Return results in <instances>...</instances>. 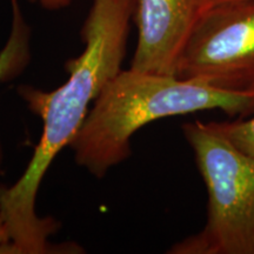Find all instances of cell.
<instances>
[{"label": "cell", "mask_w": 254, "mask_h": 254, "mask_svg": "<svg viewBox=\"0 0 254 254\" xmlns=\"http://www.w3.org/2000/svg\"><path fill=\"white\" fill-rule=\"evenodd\" d=\"M230 1H238V0H205V4H206V8H207L209 6L222 4V2H230Z\"/></svg>", "instance_id": "30bf717a"}, {"label": "cell", "mask_w": 254, "mask_h": 254, "mask_svg": "<svg viewBox=\"0 0 254 254\" xmlns=\"http://www.w3.org/2000/svg\"><path fill=\"white\" fill-rule=\"evenodd\" d=\"M133 18V0H93L81 38L85 50L68 60V79L55 91L23 85L18 93L43 120V133L26 170L13 185L0 186V215L12 254L52 253L49 238L58 230L52 218L37 214L39 187L51 164L80 131L105 85L122 71Z\"/></svg>", "instance_id": "6da1fadb"}, {"label": "cell", "mask_w": 254, "mask_h": 254, "mask_svg": "<svg viewBox=\"0 0 254 254\" xmlns=\"http://www.w3.org/2000/svg\"><path fill=\"white\" fill-rule=\"evenodd\" d=\"M12 26L5 46L0 51V81L18 77L30 63L31 30L21 13L18 0H11Z\"/></svg>", "instance_id": "8992f818"}, {"label": "cell", "mask_w": 254, "mask_h": 254, "mask_svg": "<svg viewBox=\"0 0 254 254\" xmlns=\"http://www.w3.org/2000/svg\"><path fill=\"white\" fill-rule=\"evenodd\" d=\"M205 9V0H133L138 43L131 68L176 75L179 57Z\"/></svg>", "instance_id": "5b68a950"}, {"label": "cell", "mask_w": 254, "mask_h": 254, "mask_svg": "<svg viewBox=\"0 0 254 254\" xmlns=\"http://www.w3.org/2000/svg\"><path fill=\"white\" fill-rule=\"evenodd\" d=\"M209 110L245 118L254 113V91H224L176 75L129 68L105 85L69 146L79 166L103 178L131 155V138L141 127Z\"/></svg>", "instance_id": "7a4b0ae2"}, {"label": "cell", "mask_w": 254, "mask_h": 254, "mask_svg": "<svg viewBox=\"0 0 254 254\" xmlns=\"http://www.w3.org/2000/svg\"><path fill=\"white\" fill-rule=\"evenodd\" d=\"M176 77L224 91H254V0L206 8L179 57Z\"/></svg>", "instance_id": "277c9868"}, {"label": "cell", "mask_w": 254, "mask_h": 254, "mask_svg": "<svg viewBox=\"0 0 254 254\" xmlns=\"http://www.w3.org/2000/svg\"><path fill=\"white\" fill-rule=\"evenodd\" d=\"M33 4H39L41 7L50 9V11H57V9L67 7L73 0H28Z\"/></svg>", "instance_id": "9c48e42d"}, {"label": "cell", "mask_w": 254, "mask_h": 254, "mask_svg": "<svg viewBox=\"0 0 254 254\" xmlns=\"http://www.w3.org/2000/svg\"><path fill=\"white\" fill-rule=\"evenodd\" d=\"M207 190V219L171 254H254V157L240 151L213 123L183 125Z\"/></svg>", "instance_id": "3957f363"}, {"label": "cell", "mask_w": 254, "mask_h": 254, "mask_svg": "<svg viewBox=\"0 0 254 254\" xmlns=\"http://www.w3.org/2000/svg\"><path fill=\"white\" fill-rule=\"evenodd\" d=\"M2 146L0 142V168H1L2 163ZM0 254H12V247H11V240L6 231L4 221H2L1 215H0Z\"/></svg>", "instance_id": "ba28073f"}, {"label": "cell", "mask_w": 254, "mask_h": 254, "mask_svg": "<svg viewBox=\"0 0 254 254\" xmlns=\"http://www.w3.org/2000/svg\"><path fill=\"white\" fill-rule=\"evenodd\" d=\"M236 147L254 157V113L232 122H212Z\"/></svg>", "instance_id": "52a82bcc"}]
</instances>
